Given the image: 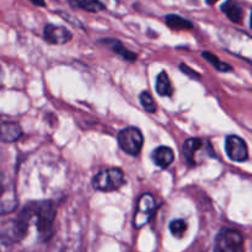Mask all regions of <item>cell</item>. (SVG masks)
Instances as JSON below:
<instances>
[{"instance_id": "1", "label": "cell", "mask_w": 252, "mask_h": 252, "mask_svg": "<svg viewBox=\"0 0 252 252\" xmlns=\"http://www.w3.org/2000/svg\"><path fill=\"white\" fill-rule=\"evenodd\" d=\"M33 217H36V226L39 235L46 240L51 236L56 219V208L52 202H39L32 206Z\"/></svg>"}, {"instance_id": "2", "label": "cell", "mask_w": 252, "mask_h": 252, "mask_svg": "<svg viewBox=\"0 0 252 252\" xmlns=\"http://www.w3.org/2000/svg\"><path fill=\"white\" fill-rule=\"evenodd\" d=\"M17 207L15 185L6 170L0 165V216L14 212Z\"/></svg>"}, {"instance_id": "3", "label": "cell", "mask_w": 252, "mask_h": 252, "mask_svg": "<svg viewBox=\"0 0 252 252\" xmlns=\"http://www.w3.org/2000/svg\"><path fill=\"white\" fill-rule=\"evenodd\" d=\"M126 184L125 174L121 169L110 167L98 172L93 179L94 189L102 192H112Z\"/></svg>"}, {"instance_id": "4", "label": "cell", "mask_w": 252, "mask_h": 252, "mask_svg": "<svg viewBox=\"0 0 252 252\" xmlns=\"http://www.w3.org/2000/svg\"><path fill=\"white\" fill-rule=\"evenodd\" d=\"M143 134L138 128L128 127L118 133V144L121 149L127 154L138 155L143 148Z\"/></svg>"}, {"instance_id": "5", "label": "cell", "mask_w": 252, "mask_h": 252, "mask_svg": "<svg viewBox=\"0 0 252 252\" xmlns=\"http://www.w3.org/2000/svg\"><path fill=\"white\" fill-rule=\"evenodd\" d=\"M244 239L239 231L234 229H223L217 235L214 252H240Z\"/></svg>"}, {"instance_id": "6", "label": "cell", "mask_w": 252, "mask_h": 252, "mask_svg": "<svg viewBox=\"0 0 252 252\" xmlns=\"http://www.w3.org/2000/svg\"><path fill=\"white\" fill-rule=\"evenodd\" d=\"M155 209V198L150 193H143L137 202L134 218H133V225L134 228L140 229L147 225L153 216Z\"/></svg>"}, {"instance_id": "7", "label": "cell", "mask_w": 252, "mask_h": 252, "mask_svg": "<svg viewBox=\"0 0 252 252\" xmlns=\"http://www.w3.org/2000/svg\"><path fill=\"white\" fill-rule=\"evenodd\" d=\"M225 152L229 159L236 162H244L249 158V149L245 140L238 135H229L225 139Z\"/></svg>"}, {"instance_id": "8", "label": "cell", "mask_w": 252, "mask_h": 252, "mask_svg": "<svg viewBox=\"0 0 252 252\" xmlns=\"http://www.w3.org/2000/svg\"><path fill=\"white\" fill-rule=\"evenodd\" d=\"M43 37L51 44H65L70 41L73 34L65 27L49 24L44 26Z\"/></svg>"}, {"instance_id": "9", "label": "cell", "mask_w": 252, "mask_h": 252, "mask_svg": "<svg viewBox=\"0 0 252 252\" xmlns=\"http://www.w3.org/2000/svg\"><path fill=\"white\" fill-rule=\"evenodd\" d=\"M22 129L17 123L0 122V143H15L21 138Z\"/></svg>"}, {"instance_id": "10", "label": "cell", "mask_w": 252, "mask_h": 252, "mask_svg": "<svg viewBox=\"0 0 252 252\" xmlns=\"http://www.w3.org/2000/svg\"><path fill=\"white\" fill-rule=\"evenodd\" d=\"M204 142L198 138H189L182 145V152H184L185 159L187 160L189 165H196V158L199 150L203 148Z\"/></svg>"}, {"instance_id": "11", "label": "cell", "mask_w": 252, "mask_h": 252, "mask_svg": "<svg viewBox=\"0 0 252 252\" xmlns=\"http://www.w3.org/2000/svg\"><path fill=\"white\" fill-rule=\"evenodd\" d=\"M153 161L155 162V165H158L161 169H165L169 165L172 164L175 159L174 152H172L171 148L169 147H159L153 152L152 154Z\"/></svg>"}, {"instance_id": "12", "label": "cell", "mask_w": 252, "mask_h": 252, "mask_svg": "<svg viewBox=\"0 0 252 252\" xmlns=\"http://www.w3.org/2000/svg\"><path fill=\"white\" fill-rule=\"evenodd\" d=\"M221 11L226 15L230 21H233L234 24H239L243 20V7L235 0H226L223 5H221Z\"/></svg>"}, {"instance_id": "13", "label": "cell", "mask_w": 252, "mask_h": 252, "mask_svg": "<svg viewBox=\"0 0 252 252\" xmlns=\"http://www.w3.org/2000/svg\"><path fill=\"white\" fill-rule=\"evenodd\" d=\"M69 4L73 7H78L89 12H98L106 9L105 4L101 0H69Z\"/></svg>"}, {"instance_id": "14", "label": "cell", "mask_w": 252, "mask_h": 252, "mask_svg": "<svg viewBox=\"0 0 252 252\" xmlns=\"http://www.w3.org/2000/svg\"><path fill=\"white\" fill-rule=\"evenodd\" d=\"M165 22H166V25L170 29L175 30V31H184V30L193 29V25H192L191 21L179 16V15H167L165 17Z\"/></svg>"}, {"instance_id": "15", "label": "cell", "mask_w": 252, "mask_h": 252, "mask_svg": "<svg viewBox=\"0 0 252 252\" xmlns=\"http://www.w3.org/2000/svg\"><path fill=\"white\" fill-rule=\"evenodd\" d=\"M157 91L160 96H167V97H170L172 93H174L171 81H170V78L166 71H161L157 76Z\"/></svg>"}, {"instance_id": "16", "label": "cell", "mask_w": 252, "mask_h": 252, "mask_svg": "<svg viewBox=\"0 0 252 252\" xmlns=\"http://www.w3.org/2000/svg\"><path fill=\"white\" fill-rule=\"evenodd\" d=\"M105 43L107 44V46L110 47V48L112 49L115 53H117L118 56H121L122 58H125L126 61L134 62L135 59H137V54L133 53V52H130V51H128V49L126 48V47L123 46L121 42L116 41V39H107V41H105Z\"/></svg>"}, {"instance_id": "17", "label": "cell", "mask_w": 252, "mask_h": 252, "mask_svg": "<svg viewBox=\"0 0 252 252\" xmlns=\"http://www.w3.org/2000/svg\"><path fill=\"white\" fill-rule=\"evenodd\" d=\"M202 57L219 71H230L231 69H233L229 64L224 63V62L220 61L216 54L211 53V52H203V53H202Z\"/></svg>"}, {"instance_id": "18", "label": "cell", "mask_w": 252, "mask_h": 252, "mask_svg": "<svg viewBox=\"0 0 252 252\" xmlns=\"http://www.w3.org/2000/svg\"><path fill=\"white\" fill-rule=\"evenodd\" d=\"M140 103H142L143 108H144L147 112L149 113H154L157 111V102L154 101L153 96L150 95V93L148 91H143L139 96Z\"/></svg>"}, {"instance_id": "19", "label": "cell", "mask_w": 252, "mask_h": 252, "mask_svg": "<svg viewBox=\"0 0 252 252\" xmlns=\"http://www.w3.org/2000/svg\"><path fill=\"white\" fill-rule=\"evenodd\" d=\"M186 230L187 224L182 219H176V220H172L170 223V231H171V234L175 238H182L185 235V233H186Z\"/></svg>"}, {"instance_id": "20", "label": "cell", "mask_w": 252, "mask_h": 252, "mask_svg": "<svg viewBox=\"0 0 252 252\" xmlns=\"http://www.w3.org/2000/svg\"><path fill=\"white\" fill-rule=\"evenodd\" d=\"M180 69H181V70L184 71V73H186L187 75L189 76V78H194V79H199V78H201V74L197 73V71H194V70H192V69L189 68V65H186V64L182 63L181 65H180Z\"/></svg>"}, {"instance_id": "21", "label": "cell", "mask_w": 252, "mask_h": 252, "mask_svg": "<svg viewBox=\"0 0 252 252\" xmlns=\"http://www.w3.org/2000/svg\"><path fill=\"white\" fill-rule=\"evenodd\" d=\"M4 80H5V69L2 63L0 62V88H2L4 85Z\"/></svg>"}, {"instance_id": "22", "label": "cell", "mask_w": 252, "mask_h": 252, "mask_svg": "<svg viewBox=\"0 0 252 252\" xmlns=\"http://www.w3.org/2000/svg\"><path fill=\"white\" fill-rule=\"evenodd\" d=\"M30 1L33 5H37V6H44V5H46L44 0H30Z\"/></svg>"}, {"instance_id": "23", "label": "cell", "mask_w": 252, "mask_h": 252, "mask_svg": "<svg viewBox=\"0 0 252 252\" xmlns=\"http://www.w3.org/2000/svg\"><path fill=\"white\" fill-rule=\"evenodd\" d=\"M206 1H207V4H208V5H213V4H216L218 0H206Z\"/></svg>"}, {"instance_id": "24", "label": "cell", "mask_w": 252, "mask_h": 252, "mask_svg": "<svg viewBox=\"0 0 252 252\" xmlns=\"http://www.w3.org/2000/svg\"><path fill=\"white\" fill-rule=\"evenodd\" d=\"M250 26H251V29H252V12H251V17H250Z\"/></svg>"}]
</instances>
